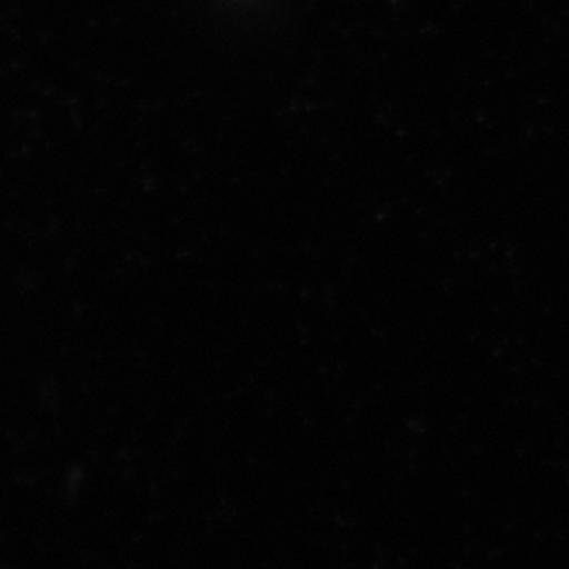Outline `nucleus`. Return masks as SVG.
I'll return each instance as SVG.
<instances>
[]
</instances>
